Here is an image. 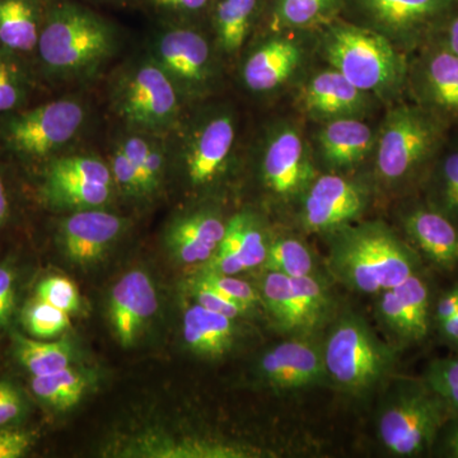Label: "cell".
<instances>
[{
	"mask_svg": "<svg viewBox=\"0 0 458 458\" xmlns=\"http://www.w3.org/2000/svg\"><path fill=\"white\" fill-rule=\"evenodd\" d=\"M42 86L30 60L0 47V114L36 102Z\"/></svg>",
	"mask_w": 458,
	"mask_h": 458,
	"instance_id": "27",
	"label": "cell"
},
{
	"mask_svg": "<svg viewBox=\"0 0 458 458\" xmlns=\"http://www.w3.org/2000/svg\"><path fill=\"white\" fill-rule=\"evenodd\" d=\"M89 387V378L80 369L57 370L50 375L31 377V391L44 405L51 409H72L77 405Z\"/></svg>",
	"mask_w": 458,
	"mask_h": 458,
	"instance_id": "31",
	"label": "cell"
},
{
	"mask_svg": "<svg viewBox=\"0 0 458 458\" xmlns=\"http://www.w3.org/2000/svg\"><path fill=\"white\" fill-rule=\"evenodd\" d=\"M432 165L428 203L458 225V147L437 156Z\"/></svg>",
	"mask_w": 458,
	"mask_h": 458,
	"instance_id": "33",
	"label": "cell"
},
{
	"mask_svg": "<svg viewBox=\"0 0 458 458\" xmlns=\"http://www.w3.org/2000/svg\"><path fill=\"white\" fill-rule=\"evenodd\" d=\"M149 55L170 77L183 102L204 98L216 77L209 40L199 26L161 25Z\"/></svg>",
	"mask_w": 458,
	"mask_h": 458,
	"instance_id": "9",
	"label": "cell"
},
{
	"mask_svg": "<svg viewBox=\"0 0 458 458\" xmlns=\"http://www.w3.org/2000/svg\"><path fill=\"white\" fill-rule=\"evenodd\" d=\"M108 98L111 110L128 131L167 137L182 122L185 102L149 54L116 69Z\"/></svg>",
	"mask_w": 458,
	"mask_h": 458,
	"instance_id": "4",
	"label": "cell"
},
{
	"mask_svg": "<svg viewBox=\"0 0 458 458\" xmlns=\"http://www.w3.org/2000/svg\"><path fill=\"white\" fill-rule=\"evenodd\" d=\"M197 278L205 284L212 286L233 302L246 307L250 311H252L258 304L262 303L261 295L254 286L234 276H225V274L204 269L198 274Z\"/></svg>",
	"mask_w": 458,
	"mask_h": 458,
	"instance_id": "39",
	"label": "cell"
},
{
	"mask_svg": "<svg viewBox=\"0 0 458 458\" xmlns=\"http://www.w3.org/2000/svg\"><path fill=\"white\" fill-rule=\"evenodd\" d=\"M227 223L216 213L200 210L181 216L167 232L168 247L183 264L208 262L225 234Z\"/></svg>",
	"mask_w": 458,
	"mask_h": 458,
	"instance_id": "19",
	"label": "cell"
},
{
	"mask_svg": "<svg viewBox=\"0 0 458 458\" xmlns=\"http://www.w3.org/2000/svg\"><path fill=\"white\" fill-rule=\"evenodd\" d=\"M419 106L450 125L458 123V56L430 41L414 69Z\"/></svg>",
	"mask_w": 458,
	"mask_h": 458,
	"instance_id": "14",
	"label": "cell"
},
{
	"mask_svg": "<svg viewBox=\"0 0 458 458\" xmlns=\"http://www.w3.org/2000/svg\"><path fill=\"white\" fill-rule=\"evenodd\" d=\"M16 171L13 165L0 157V234L16 222L18 195L13 182Z\"/></svg>",
	"mask_w": 458,
	"mask_h": 458,
	"instance_id": "42",
	"label": "cell"
},
{
	"mask_svg": "<svg viewBox=\"0 0 458 458\" xmlns=\"http://www.w3.org/2000/svg\"><path fill=\"white\" fill-rule=\"evenodd\" d=\"M18 276L9 262L0 264V333L11 324L17 310Z\"/></svg>",
	"mask_w": 458,
	"mask_h": 458,
	"instance_id": "43",
	"label": "cell"
},
{
	"mask_svg": "<svg viewBox=\"0 0 458 458\" xmlns=\"http://www.w3.org/2000/svg\"><path fill=\"white\" fill-rule=\"evenodd\" d=\"M267 4V0H214L208 21L218 49L225 55H236Z\"/></svg>",
	"mask_w": 458,
	"mask_h": 458,
	"instance_id": "25",
	"label": "cell"
},
{
	"mask_svg": "<svg viewBox=\"0 0 458 458\" xmlns=\"http://www.w3.org/2000/svg\"><path fill=\"white\" fill-rule=\"evenodd\" d=\"M373 144L372 129L355 117L328 120L318 132L319 153L333 168H349L360 164Z\"/></svg>",
	"mask_w": 458,
	"mask_h": 458,
	"instance_id": "22",
	"label": "cell"
},
{
	"mask_svg": "<svg viewBox=\"0 0 458 458\" xmlns=\"http://www.w3.org/2000/svg\"><path fill=\"white\" fill-rule=\"evenodd\" d=\"M120 47L122 33L108 18L74 0H47L32 64L42 86L89 82Z\"/></svg>",
	"mask_w": 458,
	"mask_h": 458,
	"instance_id": "1",
	"label": "cell"
},
{
	"mask_svg": "<svg viewBox=\"0 0 458 458\" xmlns=\"http://www.w3.org/2000/svg\"><path fill=\"white\" fill-rule=\"evenodd\" d=\"M261 302L285 334L295 335V318L291 278L283 274L267 271L261 283Z\"/></svg>",
	"mask_w": 458,
	"mask_h": 458,
	"instance_id": "35",
	"label": "cell"
},
{
	"mask_svg": "<svg viewBox=\"0 0 458 458\" xmlns=\"http://www.w3.org/2000/svg\"><path fill=\"white\" fill-rule=\"evenodd\" d=\"M327 377L345 393H369L396 363V349L382 342L366 319L344 313L335 319L322 344Z\"/></svg>",
	"mask_w": 458,
	"mask_h": 458,
	"instance_id": "6",
	"label": "cell"
},
{
	"mask_svg": "<svg viewBox=\"0 0 458 458\" xmlns=\"http://www.w3.org/2000/svg\"><path fill=\"white\" fill-rule=\"evenodd\" d=\"M89 2L106 3V4L123 5L125 4V3L131 2V0H89Z\"/></svg>",
	"mask_w": 458,
	"mask_h": 458,
	"instance_id": "51",
	"label": "cell"
},
{
	"mask_svg": "<svg viewBox=\"0 0 458 458\" xmlns=\"http://www.w3.org/2000/svg\"><path fill=\"white\" fill-rule=\"evenodd\" d=\"M439 333L445 343L458 349V313L454 318H447L438 324Z\"/></svg>",
	"mask_w": 458,
	"mask_h": 458,
	"instance_id": "50",
	"label": "cell"
},
{
	"mask_svg": "<svg viewBox=\"0 0 458 458\" xmlns=\"http://www.w3.org/2000/svg\"><path fill=\"white\" fill-rule=\"evenodd\" d=\"M458 313V284L445 292L433 307V319L437 325L454 318Z\"/></svg>",
	"mask_w": 458,
	"mask_h": 458,
	"instance_id": "48",
	"label": "cell"
},
{
	"mask_svg": "<svg viewBox=\"0 0 458 458\" xmlns=\"http://www.w3.org/2000/svg\"><path fill=\"white\" fill-rule=\"evenodd\" d=\"M225 237L233 245L243 270L264 265L269 243L255 216L238 213L227 222Z\"/></svg>",
	"mask_w": 458,
	"mask_h": 458,
	"instance_id": "32",
	"label": "cell"
},
{
	"mask_svg": "<svg viewBox=\"0 0 458 458\" xmlns=\"http://www.w3.org/2000/svg\"><path fill=\"white\" fill-rule=\"evenodd\" d=\"M403 312V330L401 339L418 343L426 339L433 318L432 289L423 271L412 274L394 286Z\"/></svg>",
	"mask_w": 458,
	"mask_h": 458,
	"instance_id": "26",
	"label": "cell"
},
{
	"mask_svg": "<svg viewBox=\"0 0 458 458\" xmlns=\"http://www.w3.org/2000/svg\"><path fill=\"white\" fill-rule=\"evenodd\" d=\"M261 174L265 185L278 197L303 194L316 176L300 132L283 128L270 138L262 156Z\"/></svg>",
	"mask_w": 458,
	"mask_h": 458,
	"instance_id": "15",
	"label": "cell"
},
{
	"mask_svg": "<svg viewBox=\"0 0 458 458\" xmlns=\"http://www.w3.org/2000/svg\"><path fill=\"white\" fill-rule=\"evenodd\" d=\"M26 412V403L12 382L0 379V428L13 426Z\"/></svg>",
	"mask_w": 458,
	"mask_h": 458,
	"instance_id": "46",
	"label": "cell"
},
{
	"mask_svg": "<svg viewBox=\"0 0 458 458\" xmlns=\"http://www.w3.org/2000/svg\"><path fill=\"white\" fill-rule=\"evenodd\" d=\"M125 228L116 214L101 209L78 210L59 225V240L66 258L77 264H92L106 254Z\"/></svg>",
	"mask_w": 458,
	"mask_h": 458,
	"instance_id": "18",
	"label": "cell"
},
{
	"mask_svg": "<svg viewBox=\"0 0 458 458\" xmlns=\"http://www.w3.org/2000/svg\"><path fill=\"white\" fill-rule=\"evenodd\" d=\"M345 0H267L271 29L304 30L325 26L342 13Z\"/></svg>",
	"mask_w": 458,
	"mask_h": 458,
	"instance_id": "28",
	"label": "cell"
},
{
	"mask_svg": "<svg viewBox=\"0 0 458 458\" xmlns=\"http://www.w3.org/2000/svg\"><path fill=\"white\" fill-rule=\"evenodd\" d=\"M303 194L302 222L313 233L330 234L354 225L369 201L358 183L334 174L315 177Z\"/></svg>",
	"mask_w": 458,
	"mask_h": 458,
	"instance_id": "12",
	"label": "cell"
},
{
	"mask_svg": "<svg viewBox=\"0 0 458 458\" xmlns=\"http://www.w3.org/2000/svg\"><path fill=\"white\" fill-rule=\"evenodd\" d=\"M325 29V56L352 86L364 93H386L403 84L408 68L390 38L351 21L334 20Z\"/></svg>",
	"mask_w": 458,
	"mask_h": 458,
	"instance_id": "5",
	"label": "cell"
},
{
	"mask_svg": "<svg viewBox=\"0 0 458 458\" xmlns=\"http://www.w3.org/2000/svg\"><path fill=\"white\" fill-rule=\"evenodd\" d=\"M451 415L447 405L423 379H408L401 384L379 415V441L394 456H423L437 445Z\"/></svg>",
	"mask_w": 458,
	"mask_h": 458,
	"instance_id": "8",
	"label": "cell"
},
{
	"mask_svg": "<svg viewBox=\"0 0 458 458\" xmlns=\"http://www.w3.org/2000/svg\"><path fill=\"white\" fill-rule=\"evenodd\" d=\"M423 381L450 409L458 414V358L433 360L424 373Z\"/></svg>",
	"mask_w": 458,
	"mask_h": 458,
	"instance_id": "38",
	"label": "cell"
},
{
	"mask_svg": "<svg viewBox=\"0 0 458 458\" xmlns=\"http://www.w3.org/2000/svg\"><path fill=\"white\" fill-rule=\"evenodd\" d=\"M179 123L174 131L176 155L186 180L192 188L212 185L225 172L236 143V122L227 111L204 114L188 123Z\"/></svg>",
	"mask_w": 458,
	"mask_h": 458,
	"instance_id": "10",
	"label": "cell"
},
{
	"mask_svg": "<svg viewBox=\"0 0 458 458\" xmlns=\"http://www.w3.org/2000/svg\"><path fill=\"white\" fill-rule=\"evenodd\" d=\"M445 126L421 106H400L388 114L377 143L379 179L399 185L433 164L445 141Z\"/></svg>",
	"mask_w": 458,
	"mask_h": 458,
	"instance_id": "7",
	"label": "cell"
},
{
	"mask_svg": "<svg viewBox=\"0 0 458 458\" xmlns=\"http://www.w3.org/2000/svg\"><path fill=\"white\" fill-rule=\"evenodd\" d=\"M161 25L199 26L208 21L214 0H135Z\"/></svg>",
	"mask_w": 458,
	"mask_h": 458,
	"instance_id": "37",
	"label": "cell"
},
{
	"mask_svg": "<svg viewBox=\"0 0 458 458\" xmlns=\"http://www.w3.org/2000/svg\"><path fill=\"white\" fill-rule=\"evenodd\" d=\"M430 41L438 42L458 56V8L442 23Z\"/></svg>",
	"mask_w": 458,
	"mask_h": 458,
	"instance_id": "47",
	"label": "cell"
},
{
	"mask_svg": "<svg viewBox=\"0 0 458 458\" xmlns=\"http://www.w3.org/2000/svg\"><path fill=\"white\" fill-rule=\"evenodd\" d=\"M47 0H0V47L32 63Z\"/></svg>",
	"mask_w": 458,
	"mask_h": 458,
	"instance_id": "24",
	"label": "cell"
},
{
	"mask_svg": "<svg viewBox=\"0 0 458 458\" xmlns=\"http://www.w3.org/2000/svg\"><path fill=\"white\" fill-rule=\"evenodd\" d=\"M328 236V270L352 291L379 294L421 270L417 250L384 223L346 225Z\"/></svg>",
	"mask_w": 458,
	"mask_h": 458,
	"instance_id": "2",
	"label": "cell"
},
{
	"mask_svg": "<svg viewBox=\"0 0 458 458\" xmlns=\"http://www.w3.org/2000/svg\"><path fill=\"white\" fill-rule=\"evenodd\" d=\"M261 381L282 391L321 384L327 377L322 345L310 335H294L265 352L259 360Z\"/></svg>",
	"mask_w": 458,
	"mask_h": 458,
	"instance_id": "13",
	"label": "cell"
},
{
	"mask_svg": "<svg viewBox=\"0 0 458 458\" xmlns=\"http://www.w3.org/2000/svg\"><path fill=\"white\" fill-rule=\"evenodd\" d=\"M264 267L289 278L312 276L315 258L309 247L297 238L283 237L269 243Z\"/></svg>",
	"mask_w": 458,
	"mask_h": 458,
	"instance_id": "34",
	"label": "cell"
},
{
	"mask_svg": "<svg viewBox=\"0 0 458 458\" xmlns=\"http://www.w3.org/2000/svg\"><path fill=\"white\" fill-rule=\"evenodd\" d=\"M441 439L437 443H442V452L445 456L458 458V414L451 415V418L445 421L441 433Z\"/></svg>",
	"mask_w": 458,
	"mask_h": 458,
	"instance_id": "49",
	"label": "cell"
},
{
	"mask_svg": "<svg viewBox=\"0 0 458 458\" xmlns=\"http://www.w3.org/2000/svg\"><path fill=\"white\" fill-rule=\"evenodd\" d=\"M295 335H310L330 318L333 300L327 285L315 276L291 278Z\"/></svg>",
	"mask_w": 458,
	"mask_h": 458,
	"instance_id": "29",
	"label": "cell"
},
{
	"mask_svg": "<svg viewBox=\"0 0 458 458\" xmlns=\"http://www.w3.org/2000/svg\"><path fill=\"white\" fill-rule=\"evenodd\" d=\"M364 95L331 68L310 81L302 93V105L309 113L328 120L352 117L363 108Z\"/></svg>",
	"mask_w": 458,
	"mask_h": 458,
	"instance_id": "23",
	"label": "cell"
},
{
	"mask_svg": "<svg viewBox=\"0 0 458 458\" xmlns=\"http://www.w3.org/2000/svg\"><path fill=\"white\" fill-rule=\"evenodd\" d=\"M13 354L17 363L33 377L68 369L73 351L65 340L47 342L14 334Z\"/></svg>",
	"mask_w": 458,
	"mask_h": 458,
	"instance_id": "30",
	"label": "cell"
},
{
	"mask_svg": "<svg viewBox=\"0 0 458 458\" xmlns=\"http://www.w3.org/2000/svg\"><path fill=\"white\" fill-rule=\"evenodd\" d=\"M158 307L156 288L144 271L125 274L111 292L110 316L117 342L123 346L134 345Z\"/></svg>",
	"mask_w": 458,
	"mask_h": 458,
	"instance_id": "17",
	"label": "cell"
},
{
	"mask_svg": "<svg viewBox=\"0 0 458 458\" xmlns=\"http://www.w3.org/2000/svg\"><path fill=\"white\" fill-rule=\"evenodd\" d=\"M458 0H345L343 12L391 41H430Z\"/></svg>",
	"mask_w": 458,
	"mask_h": 458,
	"instance_id": "11",
	"label": "cell"
},
{
	"mask_svg": "<svg viewBox=\"0 0 458 458\" xmlns=\"http://www.w3.org/2000/svg\"><path fill=\"white\" fill-rule=\"evenodd\" d=\"M189 286L197 303L203 306L204 309L209 310V311L222 313V315L234 319L250 312V310H247L246 307L229 300L212 286L199 280L197 276L190 279Z\"/></svg>",
	"mask_w": 458,
	"mask_h": 458,
	"instance_id": "41",
	"label": "cell"
},
{
	"mask_svg": "<svg viewBox=\"0 0 458 458\" xmlns=\"http://www.w3.org/2000/svg\"><path fill=\"white\" fill-rule=\"evenodd\" d=\"M81 99L56 98L0 114V157L18 171L35 172L63 155L87 123Z\"/></svg>",
	"mask_w": 458,
	"mask_h": 458,
	"instance_id": "3",
	"label": "cell"
},
{
	"mask_svg": "<svg viewBox=\"0 0 458 458\" xmlns=\"http://www.w3.org/2000/svg\"><path fill=\"white\" fill-rule=\"evenodd\" d=\"M35 295L69 315L80 310V292L74 283L65 276H51L42 279L36 285Z\"/></svg>",
	"mask_w": 458,
	"mask_h": 458,
	"instance_id": "40",
	"label": "cell"
},
{
	"mask_svg": "<svg viewBox=\"0 0 458 458\" xmlns=\"http://www.w3.org/2000/svg\"><path fill=\"white\" fill-rule=\"evenodd\" d=\"M21 322L30 335L40 340L55 339L71 327L69 313L51 306L36 295L23 304Z\"/></svg>",
	"mask_w": 458,
	"mask_h": 458,
	"instance_id": "36",
	"label": "cell"
},
{
	"mask_svg": "<svg viewBox=\"0 0 458 458\" xmlns=\"http://www.w3.org/2000/svg\"><path fill=\"white\" fill-rule=\"evenodd\" d=\"M403 227L421 259L447 273L458 269V225L445 213L429 203L417 205L403 216Z\"/></svg>",
	"mask_w": 458,
	"mask_h": 458,
	"instance_id": "16",
	"label": "cell"
},
{
	"mask_svg": "<svg viewBox=\"0 0 458 458\" xmlns=\"http://www.w3.org/2000/svg\"><path fill=\"white\" fill-rule=\"evenodd\" d=\"M301 62V49L285 38H274L255 50L243 66L247 89L267 92L289 80Z\"/></svg>",
	"mask_w": 458,
	"mask_h": 458,
	"instance_id": "21",
	"label": "cell"
},
{
	"mask_svg": "<svg viewBox=\"0 0 458 458\" xmlns=\"http://www.w3.org/2000/svg\"><path fill=\"white\" fill-rule=\"evenodd\" d=\"M236 319L195 303L183 315V339L190 351L209 360L227 355L236 345Z\"/></svg>",
	"mask_w": 458,
	"mask_h": 458,
	"instance_id": "20",
	"label": "cell"
},
{
	"mask_svg": "<svg viewBox=\"0 0 458 458\" xmlns=\"http://www.w3.org/2000/svg\"><path fill=\"white\" fill-rule=\"evenodd\" d=\"M114 186H119L125 194L131 197H143L140 176L129 157L123 153L122 148L114 143L110 164Z\"/></svg>",
	"mask_w": 458,
	"mask_h": 458,
	"instance_id": "44",
	"label": "cell"
},
{
	"mask_svg": "<svg viewBox=\"0 0 458 458\" xmlns=\"http://www.w3.org/2000/svg\"><path fill=\"white\" fill-rule=\"evenodd\" d=\"M35 442L36 436L31 430L13 426L0 428V458L26 456Z\"/></svg>",
	"mask_w": 458,
	"mask_h": 458,
	"instance_id": "45",
	"label": "cell"
}]
</instances>
